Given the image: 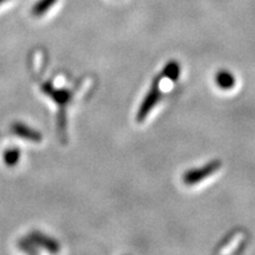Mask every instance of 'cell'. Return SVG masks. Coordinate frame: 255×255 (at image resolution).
<instances>
[{
	"label": "cell",
	"instance_id": "cell-1",
	"mask_svg": "<svg viewBox=\"0 0 255 255\" xmlns=\"http://www.w3.org/2000/svg\"><path fill=\"white\" fill-rule=\"evenodd\" d=\"M162 92L159 90V78L156 77L152 83L150 90L148 91V94L143 100L142 104L139 105L138 111L136 115V121L138 123H142L146 117L149 116L150 111L156 107V104L158 103V101L161 100Z\"/></svg>",
	"mask_w": 255,
	"mask_h": 255
},
{
	"label": "cell",
	"instance_id": "cell-2",
	"mask_svg": "<svg viewBox=\"0 0 255 255\" xmlns=\"http://www.w3.org/2000/svg\"><path fill=\"white\" fill-rule=\"evenodd\" d=\"M221 165L222 163L220 159H214V161L209 162V163L203 165V167L188 170L187 173L183 175V183L186 184V186H194V184L205 180L206 177L212 176L213 174L216 173V171L221 168Z\"/></svg>",
	"mask_w": 255,
	"mask_h": 255
},
{
	"label": "cell",
	"instance_id": "cell-3",
	"mask_svg": "<svg viewBox=\"0 0 255 255\" xmlns=\"http://www.w3.org/2000/svg\"><path fill=\"white\" fill-rule=\"evenodd\" d=\"M28 238H30V240L33 242L37 247L39 246L41 248H44V250L49 251L50 253H57V252L60 251V246L58 242H57L55 239L46 237L43 233L33 231L30 235H28Z\"/></svg>",
	"mask_w": 255,
	"mask_h": 255
},
{
	"label": "cell",
	"instance_id": "cell-4",
	"mask_svg": "<svg viewBox=\"0 0 255 255\" xmlns=\"http://www.w3.org/2000/svg\"><path fill=\"white\" fill-rule=\"evenodd\" d=\"M12 131H13L15 136L24 139H28V141H32L34 143H39L41 139H43V136H41V133L39 131L25 126L23 123L15 122L13 126H12Z\"/></svg>",
	"mask_w": 255,
	"mask_h": 255
},
{
	"label": "cell",
	"instance_id": "cell-5",
	"mask_svg": "<svg viewBox=\"0 0 255 255\" xmlns=\"http://www.w3.org/2000/svg\"><path fill=\"white\" fill-rule=\"evenodd\" d=\"M235 77L227 70H221L215 75L216 85L222 90H232L235 87Z\"/></svg>",
	"mask_w": 255,
	"mask_h": 255
},
{
	"label": "cell",
	"instance_id": "cell-6",
	"mask_svg": "<svg viewBox=\"0 0 255 255\" xmlns=\"http://www.w3.org/2000/svg\"><path fill=\"white\" fill-rule=\"evenodd\" d=\"M180 73H181V66L176 60H170L165 64V66L162 70V72L159 73L157 77L159 79L162 78H168L170 81L176 82L178 77H180Z\"/></svg>",
	"mask_w": 255,
	"mask_h": 255
},
{
	"label": "cell",
	"instance_id": "cell-7",
	"mask_svg": "<svg viewBox=\"0 0 255 255\" xmlns=\"http://www.w3.org/2000/svg\"><path fill=\"white\" fill-rule=\"evenodd\" d=\"M47 96H50L53 101L56 102L57 104L60 105V107H64L70 102L72 98L71 91L68 90V89H59V90H55L52 87L49 89V91L46 92Z\"/></svg>",
	"mask_w": 255,
	"mask_h": 255
},
{
	"label": "cell",
	"instance_id": "cell-8",
	"mask_svg": "<svg viewBox=\"0 0 255 255\" xmlns=\"http://www.w3.org/2000/svg\"><path fill=\"white\" fill-rule=\"evenodd\" d=\"M58 0H38L36 4L33 5V7L31 9V13L34 17H41L50 11V8L52 6H55Z\"/></svg>",
	"mask_w": 255,
	"mask_h": 255
},
{
	"label": "cell",
	"instance_id": "cell-9",
	"mask_svg": "<svg viewBox=\"0 0 255 255\" xmlns=\"http://www.w3.org/2000/svg\"><path fill=\"white\" fill-rule=\"evenodd\" d=\"M20 156H21L20 149L9 148L4 152V163L9 168L15 167V165L19 163V161H20Z\"/></svg>",
	"mask_w": 255,
	"mask_h": 255
},
{
	"label": "cell",
	"instance_id": "cell-10",
	"mask_svg": "<svg viewBox=\"0 0 255 255\" xmlns=\"http://www.w3.org/2000/svg\"><path fill=\"white\" fill-rule=\"evenodd\" d=\"M18 245H19V248H21V250L25 252H28V253H36L37 252L36 250H34L37 246L30 240V238L28 237L26 239H23V240L19 241Z\"/></svg>",
	"mask_w": 255,
	"mask_h": 255
},
{
	"label": "cell",
	"instance_id": "cell-11",
	"mask_svg": "<svg viewBox=\"0 0 255 255\" xmlns=\"http://www.w3.org/2000/svg\"><path fill=\"white\" fill-rule=\"evenodd\" d=\"M5 1H6V0H0V5H1L2 2H5Z\"/></svg>",
	"mask_w": 255,
	"mask_h": 255
}]
</instances>
